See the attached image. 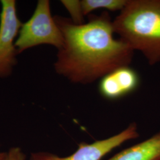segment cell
Here are the masks:
<instances>
[{
    "label": "cell",
    "instance_id": "1",
    "mask_svg": "<svg viewBox=\"0 0 160 160\" xmlns=\"http://www.w3.org/2000/svg\"><path fill=\"white\" fill-rule=\"evenodd\" d=\"M53 17L63 38L53 67L57 74L71 82L92 84L131 63L134 51L120 39L114 38L109 12L90 15L88 22L80 25L69 18Z\"/></svg>",
    "mask_w": 160,
    "mask_h": 160
},
{
    "label": "cell",
    "instance_id": "2",
    "mask_svg": "<svg viewBox=\"0 0 160 160\" xmlns=\"http://www.w3.org/2000/svg\"><path fill=\"white\" fill-rule=\"evenodd\" d=\"M113 26L114 33L149 65L160 62V0H128Z\"/></svg>",
    "mask_w": 160,
    "mask_h": 160
},
{
    "label": "cell",
    "instance_id": "3",
    "mask_svg": "<svg viewBox=\"0 0 160 160\" xmlns=\"http://www.w3.org/2000/svg\"><path fill=\"white\" fill-rule=\"evenodd\" d=\"M62 34L51 14L49 0H39L32 17L23 23L16 47L18 54L43 45L53 46L58 50L63 45Z\"/></svg>",
    "mask_w": 160,
    "mask_h": 160
},
{
    "label": "cell",
    "instance_id": "4",
    "mask_svg": "<svg viewBox=\"0 0 160 160\" xmlns=\"http://www.w3.org/2000/svg\"><path fill=\"white\" fill-rule=\"evenodd\" d=\"M0 3V78H7L18 63L16 41L23 23L17 15L15 0H1Z\"/></svg>",
    "mask_w": 160,
    "mask_h": 160
},
{
    "label": "cell",
    "instance_id": "5",
    "mask_svg": "<svg viewBox=\"0 0 160 160\" xmlns=\"http://www.w3.org/2000/svg\"><path fill=\"white\" fill-rule=\"evenodd\" d=\"M138 137L137 126L132 123L125 130L113 137L92 143H81L74 153L68 157H60L50 152L39 151L32 153L30 160H100L121 144Z\"/></svg>",
    "mask_w": 160,
    "mask_h": 160
},
{
    "label": "cell",
    "instance_id": "6",
    "mask_svg": "<svg viewBox=\"0 0 160 160\" xmlns=\"http://www.w3.org/2000/svg\"><path fill=\"white\" fill-rule=\"evenodd\" d=\"M140 78L137 72L129 66L115 69L100 79L98 91L104 98L117 100L135 92Z\"/></svg>",
    "mask_w": 160,
    "mask_h": 160
},
{
    "label": "cell",
    "instance_id": "7",
    "mask_svg": "<svg viewBox=\"0 0 160 160\" xmlns=\"http://www.w3.org/2000/svg\"><path fill=\"white\" fill-rule=\"evenodd\" d=\"M108 160H160V131L143 142L124 149Z\"/></svg>",
    "mask_w": 160,
    "mask_h": 160
},
{
    "label": "cell",
    "instance_id": "8",
    "mask_svg": "<svg viewBox=\"0 0 160 160\" xmlns=\"http://www.w3.org/2000/svg\"><path fill=\"white\" fill-rule=\"evenodd\" d=\"M128 0H82V7L84 16L90 14L98 9H105L110 12L121 11L125 7Z\"/></svg>",
    "mask_w": 160,
    "mask_h": 160
},
{
    "label": "cell",
    "instance_id": "9",
    "mask_svg": "<svg viewBox=\"0 0 160 160\" xmlns=\"http://www.w3.org/2000/svg\"><path fill=\"white\" fill-rule=\"evenodd\" d=\"M61 2L71 16L72 22L77 25L84 23V14L83 12L81 1L80 0H62Z\"/></svg>",
    "mask_w": 160,
    "mask_h": 160
},
{
    "label": "cell",
    "instance_id": "10",
    "mask_svg": "<svg viewBox=\"0 0 160 160\" xmlns=\"http://www.w3.org/2000/svg\"><path fill=\"white\" fill-rule=\"evenodd\" d=\"M5 160H26V157L20 147H13L7 152Z\"/></svg>",
    "mask_w": 160,
    "mask_h": 160
},
{
    "label": "cell",
    "instance_id": "11",
    "mask_svg": "<svg viewBox=\"0 0 160 160\" xmlns=\"http://www.w3.org/2000/svg\"><path fill=\"white\" fill-rule=\"evenodd\" d=\"M7 152H2L0 150V160H5Z\"/></svg>",
    "mask_w": 160,
    "mask_h": 160
}]
</instances>
